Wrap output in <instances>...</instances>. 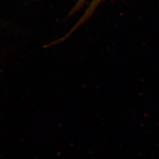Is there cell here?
<instances>
[{
  "mask_svg": "<svg viewBox=\"0 0 159 159\" xmlns=\"http://www.w3.org/2000/svg\"><path fill=\"white\" fill-rule=\"evenodd\" d=\"M104 1H105V0H91L90 3H89V5L85 10V11L84 12L82 16L76 22V23L72 27V29L70 30L65 35L61 37L60 39L57 40V41L54 42V44L61 43L65 41V40H66L68 38L70 37L72 34H73L74 32H75L84 23H85L88 20L93 16V14L94 13V12H95L98 6L101 3H102ZM86 2L87 0H78L77 2L74 4L73 7L71 9L70 11L68 17H71L74 14L77 13L80 9H81L84 7V4L86 3Z\"/></svg>",
  "mask_w": 159,
  "mask_h": 159,
  "instance_id": "6da1fadb",
  "label": "cell"
}]
</instances>
